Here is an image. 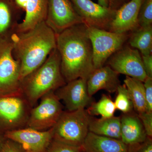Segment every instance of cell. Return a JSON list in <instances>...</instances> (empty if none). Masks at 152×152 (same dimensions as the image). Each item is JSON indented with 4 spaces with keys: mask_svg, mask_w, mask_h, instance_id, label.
I'll return each instance as SVG.
<instances>
[{
    "mask_svg": "<svg viewBox=\"0 0 152 152\" xmlns=\"http://www.w3.org/2000/svg\"><path fill=\"white\" fill-rule=\"evenodd\" d=\"M56 48L66 83L78 78L88 80L94 69L87 26L83 23L75 25L57 34Z\"/></svg>",
    "mask_w": 152,
    "mask_h": 152,
    "instance_id": "cell-1",
    "label": "cell"
},
{
    "mask_svg": "<svg viewBox=\"0 0 152 152\" xmlns=\"http://www.w3.org/2000/svg\"><path fill=\"white\" fill-rule=\"evenodd\" d=\"M12 54L20 64V80L40 66L56 48V34L45 21L13 36Z\"/></svg>",
    "mask_w": 152,
    "mask_h": 152,
    "instance_id": "cell-2",
    "label": "cell"
},
{
    "mask_svg": "<svg viewBox=\"0 0 152 152\" xmlns=\"http://www.w3.org/2000/svg\"><path fill=\"white\" fill-rule=\"evenodd\" d=\"M66 83L61 72V57L56 48L40 66L22 79L20 88L33 108L43 96L55 92Z\"/></svg>",
    "mask_w": 152,
    "mask_h": 152,
    "instance_id": "cell-3",
    "label": "cell"
},
{
    "mask_svg": "<svg viewBox=\"0 0 152 152\" xmlns=\"http://www.w3.org/2000/svg\"><path fill=\"white\" fill-rule=\"evenodd\" d=\"M89 115L85 109L63 112L53 127V139L77 147H81L89 132Z\"/></svg>",
    "mask_w": 152,
    "mask_h": 152,
    "instance_id": "cell-4",
    "label": "cell"
},
{
    "mask_svg": "<svg viewBox=\"0 0 152 152\" xmlns=\"http://www.w3.org/2000/svg\"><path fill=\"white\" fill-rule=\"evenodd\" d=\"M32 108L23 93L0 96V134L26 127Z\"/></svg>",
    "mask_w": 152,
    "mask_h": 152,
    "instance_id": "cell-5",
    "label": "cell"
},
{
    "mask_svg": "<svg viewBox=\"0 0 152 152\" xmlns=\"http://www.w3.org/2000/svg\"><path fill=\"white\" fill-rule=\"evenodd\" d=\"M13 36L0 39V96L22 93L20 64L12 54Z\"/></svg>",
    "mask_w": 152,
    "mask_h": 152,
    "instance_id": "cell-6",
    "label": "cell"
},
{
    "mask_svg": "<svg viewBox=\"0 0 152 152\" xmlns=\"http://www.w3.org/2000/svg\"><path fill=\"white\" fill-rule=\"evenodd\" d=\"M87 33L92 47L94 69L103 66L109 58L122 48L130 36L128 33L118 34L88 27Z\"/></svg>",
    "mask_w": 152,
    "mask_h": 152,
    "instance_id": "cell-7",
    "label": "cell"
},
{
    "mask_svg": "<svg viewBox=\"0 0 152 152\" xmlns=\"http://www.w3.org/2000/svg\"><path fill=\"white\" fill-rule=\"evenodd\" d=\"M40 99L39 104L31 110L26 127L46 131L56 124L64 112L63 106L55 92L46 94Z\"/></svg>",
    "mask_w": 152,
    "mask_h": 152,
    "instance_id": "cell-8",
    "label": "cell"
},
{
    "mask_svg": "<svg viewBox=\"0 0 152 152\" xmlns=\"http://www.w3.org/2000/svg\"><path fill=\"white\" fill-rule=\"evenodd\" d=\"M108 66L117 73L123 74L142 82L147 78L138 50L123 47L109 58Z\"/></svg>",
    "mask_w": 152,
    "mask_h": 152,
    "instance_id": "cell-9",
    "label": "cell"
},
{
    "mask_svg": "<svg viewBox=\"0 0 152 152\" xmlns=\"http://www.w3.org/2000/svg\"><path fill=\"white\" fill-rule=\"evenodd\" d=\"M75 10L87 27L109 31L116 11L91 0H70Z\"/></svg>",
    "mask_w": 152,
    "mask_h": 152,
    "instance_id": "cell-10",
    "label": "cell"
},
{
    "mask_svg": "<svg viewBox=\"0 0 152 152\" xmlns=\"http://www.w3.org/2000/svg\"><path fill=\"white\" fill-rule=\"evenodd\" d=\"M45 22L56 34L75 25L84 24L70 0H49Z\"/></svg>",
    "mask_w": 152,
    "mask_h": 152,
    "instance_id": "cell-11",
    "label": "cell"
},
{
    "mask_svg": "<svg viewBox=\"0 0 152 152\" xmlns=\"http://www.w3.org/2000/svg\"><path fill=\"white\" fill-rule=\"evenodd\" d=\"M4 137L20 144L26 152H45L53 139V128L44 131L23 128L7 132Z\"/></svg>",
    "mask_w": 152,
    "mask_h": 152,
    "instance_id": "cell-12",
    "label": "cell"
},
{
    "mask_svg": "<svg viewBox=\"0 0 152 152\" xmlns=\"http://www.w3.org/2000/svg\"><path fill=\"white\" fill-rule=\"evenodd\" d=\"M87 81L85 79H75L55 91V94L62 101L68 111L85 109L92 102L91 97L88 94Z\"/></svg>",
    "mask_w": 152,
    "mask_h": 152,
    "instance_id": "cell-13",
    "label": "cell"
},
{
    "mask_svg": "<svg viewBox=\"0 0 152 152\" xmlns=\"http://www.w3.org/2000/svg\"><path fill=\"white\" fill-rule=\"evenodd\" d=\"M143 0H131L116 12L109 31L122 34L135 31L139 27L138 17Z\"/></svg>",
    "mask_w": 152,
    "mask_h": 152,
    "instance_id": "cell-14",
    "label": "cell"
},
{
    "mask_svg": "<svg viewBox=\"0 0 152 152\" xmlns=\"http://www.w3.org/2000/svg\"><path fill=\"white\" fill-rule=\"evenodd\" d=\"M117 73L109 66L94 70L87 81V90L90 96L104 90L110 93L117 91L121 85Z\"/></svg>",
    "mask_w": 152,
    "mask_h": 152,
    "instance_id": "cell-15",
    "label": "cell"
},
{
    "mask_svg": "<svg viewBox=\"0 0 152 152\" xmlns=\"http://www.w3.org/2000/svg\"><path fill=\"white\" fill-rule=\"evenodd\" d=\"M120 118L121 140L124 143L128 145L145 140L148 137L137 114L132 112Z\"/></svg>",
    "mask_w": 152,
    "mask_h": 152,
    "instance_id": "cell-16",
    "label": "cell"
},
{
    "mask_svg": "<svg viewBox=\"0 0 152 152\" xmlns=\"http://www.w3.org/2000/svg\"><path fill=\"white\" fill-rule=\"evenodd\" d=\"M22 10L14 0H0V39L10 38L16 33Z\"/></svg>",
    "mask_w": 152,
    "mask_h": 152,
    "instance_id": "cell-17",
    "label": "cell"
},
{
    "mask_svg": "<svg viewBox=\"0 0 152 152\" xmlns=\"http://www.w3.org/2000/svg\"><path fill=\"white\" fill-rule=\"evenodd\" d=\"M85 152H127L121 140L98 135L89 132L82 146Z\"/></svg>",
    "mask_w": 152,
    "mask_h": 152,
    "instance_id": "cell-18",
    "label": "cell"
},
{
    "mask_svg": "<svg viewBox=\"0 0 152 152\" xmlns=\"http://www.w3.org/2000/svg\"><path fill=\"white\" fill-rule=\"evenodd\" d=\"M49 0H28L26 15L21 23L17 26L16 33L27 31L42 22L45 21Z\"/></svg>",
    "mask_w": 152,
    "mask_h": 152,
    "instance_id": "cell-19",
    "label": "cell"
},
{
    "mask_svg": "<svg viewBox=\"0 0 152 152\" xmlns=\"http://www.w3.org/2000/svg\"><path fill=\"white\" fill-rule=\"evenodd\" d=\"M88 129L98 135L121 140V118H97L89 116Z\"/></svg>",
    "mask_w": 152,
    "mask_h": 152,
    "instance_id": "cell-20",
    "label": "cell"
},
{
    "mask_svg": "<svg viewBox=\"0 0 152 152\" xmlns=\"http://www.w3.org/2000/svg\"><path fill=\"white\" fill-rule=\"evenodd\" d=\"M124 82L132 102L133 109L136 113L139 115L147 112L143 83L127 76Z\"/></svg>",
    "mask_w": 152,
    "mask_h": 152,
    "instance_id": "cell-21",
    "label": "cell"
},
{
    "mask_svg": "<svg viewBox=\"0 0 152 152\" xmlns=\"http://www.w3.org/2000/svg\"><path fill=\"white\" fill-rule=\"evenodd\" d=\"M129 43L140 51L142 56L152 54V26L139 27L129 37Z\"/></svg>",
    "mask_w": 152,
    "mask_h": 152,
    "instance_id": "cell-22",
    "label": "cell"
},
{
    "mask_svg": "<svg viewBox=\"0 0 152 152\" xmlns=\"http://www.w3.org/2000/svg\"><path fill=\"white\" fill-rule=\"evenodd\" d=\"M116 110L113 101L109 96L103 94L96 102H92L86 110L90 116L100 115L102 118L113 117Z\"/></svg>",
    "mask_w": 152,
    "mask_h": 152,
    "instance_id": "cell-23",
    "label": "cell"
},
{
    "mask_svg": "<svg viewBox=\"0 0 152 152\" xmlns=\"http://www.w3.org/2000/svg\"><path fill=\"white\" fill-rule=\"evenodd\" d=\"M117 95L114 102L116 110L124 114L132 112L133 106L127 89L124 84L120 85L117 89Z\"/></svg>",
    "mask_w": 152,
    "mask_h": 152,
    "instance_id": "cell-24",
    "label": "cell"
},
{
    "mask_svg": "<svg viewBox=\"0 0 152 152\" xmlns=\"http://www.w3.org/2000/svg\"><path fill=\"white\" fill-rule=\"evenodd\" d=\"M139 27L152 26V0H143L138 17Z\"/></svg>",
    "mask_w": 152,
    "mask_h": 152,
    "instance_id": "cell-25",
    "label": "cell"
},
{
    "mask_svg": "<svg viewBox=\"0 0 152 152\" xmlns=\"http://www.w3.org/2000/svg\"><path fill=\"white\" fill-rule=\"evenodd\" d=\"M81 147H77L53 139L45 152H82Z\"/></svg>",
    "mask_w": 152,
    "mask_h": 152,
    "instance_id": "cell-26",
    "label": "cell"
},
{
    "mask_svg": "<svg viewBox=\"0 0 152 152\" xmlns=\"http://www.w3.org/2000/svg\"><path fill=\"white\" fill-rule=\"evenodd\" d=\"M127 152H152V138L148 137L142 142L128 145Z\"/></svg>",
    "mask_w": 152,
    "mask_h": 152,
    "instance_id": "cell-27",
    "label": "cell"
},
{
    "mask_svg": "<svg viewBox=\"0 0 152 152\" xmlns=\"http://www.w3.org/2000/svg\"><path fill=\"white\" fill-rule=\"evenodd\" d=\"M0 152H26L17 142L5 138L0 147Z\"/></svg>",
    "mask_w": 152,
    "mask_h": 152,
    "instance_id": "cell-28",
    "label": "cell"
},
{
    "mask_svg": "<svg viewBox=\"0 0 152 152\" xmlns=\"http://www.w3.org/2000/svg\"><path fill=\"white\" fill-rule=\"evenodd\" d=\"M142 124L147 137H152V112H145L137 115Z\"/></svg>",
    "mask_w": 152,
    "mask_h": 152,
    "instance_id": "cell-29",
    "label": "cell"
},
{
    "mask_svg": "<svg viewBox=\"0 0 152 152\" xmlns=\"http://www.w3.org/2000/svg\"><path fill=\"white\" fill-rule=\"evenodd\" d=\"M145 90L147 112H152V78L147 77L143 82Z\"/></svg>",
    "mask_w": 152,
    "mask_h": 152,
    "instance_id": "cell-30",
    "label": "cell"
},
{
    "mask_svg": "<svg viewBox=\"0 0 152 152\" xmlns=\"http://www.w3.org/2000/svg\"><path fill=\"white\" fill-rule=\"evenodd\" d=\"M143 64L147 77L152 78V54L142 56Z\"/></svg>",
    "mask_w": 152,
    "mask_h": 152,
    "instance_id": "cell-31",
    "label": "cell"
},
{
    "mask_svg": "<svg viewBox=\"0 0 152 152\" xmlns=\"http://www.w3.org/2000/svg\"><path fill=\"white\" fill-rule=\"evenodd\" d=\"M109 2L108 7L112 10L117 11L122 6L129 2L131 0H108Z\"/></svg>",
    "mask_w": 152,
    "mask_h": 152,
    "instance_id": "cell-32",
    "label": "cell"
},
{
    "mask_svg": "<svg viewBox=\"0 0 152 152\" xmlns=\"http://www.w3.org/2000/svg\"><path fill=\"white\" fill-rule=\"evenodd\" d=\"M17 5L22 10H26L28 0H14Z\"/></svg>",
    "mask_w": 152,
    "mask_h": 152,
    "instance_id": "cell-33",
    "label": "cell"
},
{
    "mask_svg": "<svg viewBox=\"0 0 152 152\" xmlns=\"http://www.w3.org/2000/svg\"><path fill=\"white\" fill-rule=\"evenodd\" d=\"M99 4L103 7H108L109 2L108 0H98Z\"/></svg>",
    "mask_w": 152,
    "mask_h": 152,
    "instance_id": "cell-34",
    "label": "cell"
},
{
    "mask_svg": "<svg viewBox=\"0 0 152 152\" xmlns=\"http://www.w3.org/2000/svg\"><path fill=\"white\" fill-rule=\"evenodd\" d=\"M5 138L4 137V135L0 134V147L1 145L2 144L3 142L4 141V140Z\"/></svg>",
    "mask_w": 152,
    "mask_h": 152,
    "instance_id": "cell-35",
    "label": "cell"
},
{
    "mask_svg": "<svg viewBox=\"0 0 152 152\" xmlns=\"http://www.w3.org/2000/svg\"><path fill=\"white\" fill-rule=\"evenodd\" d=\"M84 152V151H83V152Z\"/></svg>",
    "mask_w": 152,
    "mask_h": 152,
    "instance_id": "cell-36",
    "label": "cell"
}]
</instances>
